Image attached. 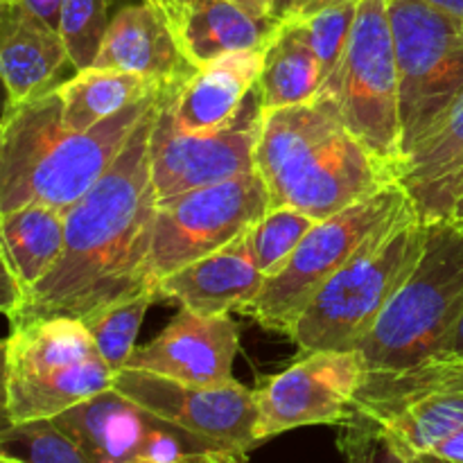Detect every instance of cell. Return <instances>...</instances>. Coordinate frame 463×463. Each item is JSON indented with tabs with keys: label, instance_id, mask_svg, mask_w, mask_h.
Wrapping results in <instances>:
<instances>
[{
	"label": "cell",
	"instance_id": "cell-1",
	"mask_svg": "<svg viewBox=\"0 0 463 463\" xmlns=\"http://www.w3.org/2000/svg\"><path fill=\"white\" fill-rule=\"evenodd\" d=\"M161 102L163 95L107 175L66 211L61 260L27 292L21 319L48 315L80 319L118 298L156 289L147 274L158 202L149 143Z\"/></svg>",
	"mask_w": 463,
	"mask_h": 463
},
{
	"label": "cell",
	"instance_id": "cell-2",
	"mask_svg": "<svg viewBox=\"0 0 463 463\" xmlns=\"http://www.w3.org/2000/svg\"><path fill=\"white\" fill-rule=\"evenodd\" d=\"M256 170L271 208L292 206L317 222L342 213L398 181V167L346 129L326 99L262 109Z\"/></svg>",
	"mask_w": 463,
	"mask_h": 463
},
{
	"label": "cell",
	"instance_id": "cell-3",
	"mask_svg": "<svg viewBox=\"0 0 463 463\" xmlns=\"http://www.w3.org/2000/svg\"><path fill=\"white\" fill-rule=\"evenodd\" d=\"M165 90V89H163ZM163 90L89 131L68 129L57 90L5 109L0 131V213L30 203L68 211L116 163Z\"/></svg>",
	"mask_w": 463,
	"mask_h": 463
},
{
	"label": "cell",
	"instance_id": "cell-4",
	"mask_svg": "<svg viewBox=\"0 0 463 463\" xmlns=\"http://www.w3.org/2000/svg\"><path fill=\"white\" fill-rule=\"evenodd\" d=\"M419 265L357 346L366 373H396L441 360L463 315V224L428 222Z\"/></svg>",
	"mask_w": 463,
	"mask_h": 463
},
{
	"label": "cell",
	"instance_id": "cell-5",
	"mask_svg": "<svg viewBox=\"0 0 463 463\" xmlns=\"http://www.w3.org/2000/svg\"><path fill=\"white\" fill-rule=\"evenodd\" d=\"M428 231L414 208L333 276L289 333L298 353L357 351L419 265Z\"/></svg>",
	"mask_w": 463,
	"mask_h": 463
},
{
	"label": "cell",
	"instance_id": "cell-6",
	"mask_svg": "<svg viewBox=\"0 0 463 463\" xmlns=\"http://www.w3.org/2000/svg\"><path fill=\"white\" fill-rule=\"evenodd\" d=\"M414 208L402 184H393L346 211L319 220L283 269L269 276L260 294L242 307V315L251 317L265 330L289 337L298 317L324 285Z\"/></svg>",
	"mask_w": 463,
	"mask_h": 463
},
{
	"label": "cell",
	"instance_id": "cell-7",
	"mask_svg": "<svg viewBox=\"0 0 463 463\" xmlns=\"http://www.w3.org/2000/svg\"><path fill=\"white\" fill-rule=\"evenodd\" d=\"M317 98L333 104L366 147L401 165V77L389 0H360L346 54Z\"/></svg>",
	"mask_w": 463,
	"mask_h": 463
},
{
	"label": "cell",
	"instance_id": "cell-8",
	"mask_svg": "<svg viewBox=\"0 0 463 463\" xmlns=\"http://www.w3.org/2000/svg\"><path fill=\"white\" fill-rule=\"evenodd\" d=\"M463 425V364L432 360L396 373H366L339 428L383 439L407 461Z\"/></svg>",
	"mask_w": 463,
	"mask_h": 463
},
{
	"label": "cell",
	"instance_id": "cell-9",
	"mask_svg": "<svg viewBox=\"0 0 463 463\" xmlns=\"http://www.w3.org/2000/svg\"><path fill=\"white\" fill-rule=\"evenodd\" d=\"M389 18L405 156L463 98V21L428 0H389Z\"/></svg>",
	"mask_w": 463,
	"mask_h": 463
},
{
	"label": "cell",
	"instance_id": "cell-10",
	"mask_svg": "<svg viewBox=\"0 0 463 463\" xmlns=\"http://www.w3.org/2000/svg\"><path fill=\"white\" fill-rule=\"evenodd\" d=\"M271 208L260 172L158 199L147 274L154 288L172 271L229 247Z\"/></svg>",
	"mask_w": 463,
	"mask_h": 463
},
{
	"label": "cell",
	"instance_id": "cell-11",
	"mask_svg": "<svg viewBox=\"0 0 463 463\" xmlns=\"http://www.w3.org/2000/svg\"><path fill=\"white\" fill-rule=\"evenodd\" d=\"M111 389L211 448L247 452L260 443L256 389L238 380L188 384L149 371L120 369L113 373Z\"/></svg>",
	"mask_w": 463,
	"mask_h": 463
},
{
	"label": "cell",
	"instance_id": "cell-12",
	"mask_svg": "<svg viewBox=\"0 0 463 463\" xmlns=\"http://www.w3.org/2000/svg\"><path fill=\"white\" fill-rule=\"evenodd\" d=\"M260 113V99L256 98V102L247 104L240 120L226 129L185 131L167 111L163 93L149 143L156 197H176L256 170Z\"/></svg>",
	"mask_w": 463,
	"mask_h": 463
},
{
	"label": "cell",
	"instance_id": "cell-13",
	"mask_svg": "<svg viewBox=\"0 0 463 463\" xmlns=\"http://www.w3.org/2000/svg\"><path fill=\"white\" fill-rule=\"evenodd\" d=\"M366 369L357 351H312L256 389L258 441L310 425H344Z\"/></svg>",
	"mask_w": 463,
	"mask_h": 463
},
{
	"label": "cell",
	"instance_id": "cell-14",
	"mask_svg": "<svg viewBox=\"0 0 463 463\" xmlns=\"http://www.w3.org/2000/svg\"><path fill=\"white\" fill-rule=\"evenodd\" d=\"M98 463H176L184 455L217 450L193 434L156 419L113 389L52 419Z\"/></svg>",
	"mask_w": 463,
	"mask_h": 463
},
{
	"label": "cell",
	"instance_id": "cell-15",
	"mask_svg": "<svg viewBox=\"0 0 463 463\" xmlns=\"http://www.w3.org/2000/svg\"><path fill=\"white\" fill-rule=\"evenodd\" d=\"M240 328L231 315H179L145 346L136 348L125 369L149 371L188 384H224L233 378Z\"/></svg>",
	"mask_w": 463,
	"mask_h": 463
},
{
	"label": "cell",
	"instance_id": "cell-16",
	"mask_svg": "<svg viewBox=\"0 0 463 463\" xmlns=\"http://www.w3.org/2000/svg\"><path fill=\"white\" fill-rule=\"evenodd\" d=\"M170 27L193 68L244 50H265L279 18H256L231 0H145Z\"/></svg>",
	"mask_w": 463,
	"mask_h": 463
},
{
	"label": "cell",
	"instance_id": "cell-17",
	"mask_svg": "<svg viewBox=\"0 0 463 463\" xmlns=\"http://www.w3.org/2000/svg\"><path fill=\"white\" fill-rule=\"evenodd\" d=\"M71 63L61 32L21 0H0V77L5 109L21 107L52 90L54 77Z\"/></svg>",
	"mask_w": 463,
	"mask_h": 463
},
{
	"label": "cell",
	"instance_id": "cell-18",
	"mask_svg": "<svg viewBox=\"0 0 463 463\" xmlns=\"http://www.w3.org/2000/svg\"><path fill=\"white\" fill-rule=\"evenodd\" d=\"M265 50L226 54L197 68L181 86L165 90V107L185 131H220L235 125L258 90Z\"/></svg>",
	"mask_w": 463,
	"mask_h": 463
},
{
	"label": "cell",
	"instance_id": "cell-19",
	"mask_svg": "<svg viewBox=\"0 0 463 463\" xmlns=\"http://www.w3.org/2000/svg\"><path fill=\"white\" fill-rule=\"evenodd\" d=\"M90 68L131 72L172 89L197 68L185 61L170 27L149 3L122 7L109 23L98 57Z\"/></svg>",
	"mask_w": 463,
	"mask_h": 463
},
{
	"label": "cell",
	"instance_id": "cell-20",
	"mask_svg": "<svg viewBox=\"0 0 463 463\" xmlns=\"http://www.w3.org/2000/svg\"><path fill=\"white\" fill-rule=\"evenodd\" d=\"M267 276L253 265L242 238L158 280V298L176 301L197 315H231L260 294Z\"/></svg>",
	"mask_w": 463,
	"mask_h": 463
},
{
	"label": "cell",
	"instance_id": "cell-21",
	"mask_svg": "<svg viewBox=\"0 0 463 463\" xmlns=\"http://www.w3.org/2000/svg\"><path fill=\"white\" fill-rule=\"evenodd\" d=\"M398 181L425 222L450 220L463 193V98L402 156Z\"/></svg>",
	"mask_w": 463,
	"mask_h": 463
},
{
	"label": "cell",
	"instance_id": "cell-22",
	"mask_svg": "<svg viewBox=\"0 0 463 463\" xmlns=\"http://www.w3.org/2000/svg\"><path fill=\"white\" fill-rule=\"evenodd\" d=\"M113 371L104 360L43 373L3 375L5 425L52 420L111 389Z\"/></svg>",
	"mask_w": 463,
	"mask_h": 463
},
{
	"label": "cell",
	"instance_id": "cell-23",
	"mask_svg": "<svg viewBox=\"0 0 463 463\" xmlns=\"http://www.w3.org/2000/svg\"><path fill=\"white\" fill-rule=\"evenodd\" d=\"M102 360L81 319L68 315L30 317L9 326L3 375L43 373Z\"/></svg>",
	"mask_w": 463,
	"mask_h": 463
},
{
	"label": "cell",
	"instance_id": "cell-24",
	"mask_svg": "<svg viewBox=\"0 0 463 463\" xmlns=\"http://www.w3.org/2000/svg\"><path fill=\"white\" fill-rule=\"evenodd\" d=\"M66 249V211L30 203L0 213V260L25 289L41 283L59 265Z\"/></svg>",
	"mask_w": 463,
	"mask_h": 463
},
{
	"label": "cell",
	"instance_id": "cell-25",
	"mask_svg": "<svg viewBox=\"0 0 463 463\" xmlns=\"http://www.w3.org/2000/svg\"><path fill=\"white\" fill-rule=\"evenodd\" d=\"M321 71L306 21H280L262 52L258 99L262 109L312 102L319 95Z\"/></svg>",
	"mask_w": 463,
	"mask_h": 463
},
{
	"label": "cell",
	"instance_id": "cell-26",
	"mask_svg": "<svg viewBox=\"0 0 463 463\" xmlns=\"http://www.w3.org/2000/svg\"><path fill=\"white\" fill-rule=\"evenodd\" d=\"M165 86L120 71L86 68L71 80L54 86L61 99V118L68 129L89 131L107 118L116 116L129 104L158 93Z\"/></svg>",
	"mask_w": 463,
	"mask_h": 463
},
{
	"label": "cell",
	"instance_id": "cell-27",
	"mask_svg": "<svg viewBox=\"0 0 463 463\" xmlns=\"http://www.w3.org/2000/svg\"><path fill=\"white\" fill-rule=\"evenodd\" d=\"M156 298V289H143V292L118 298V301L95 307V310L80 317L81 324L93 337L99 357L107 362L113 373L125 369L127 360L136 351L140 326H143L145 315Z\"/></svg>",
	"mask_w": 463,
	"mask_h": 463
},
{
	"label": "cell",
	"instance_id": "cell-28",
	"mask_svg": "<svg viewBox=\"0 0 463 463\" xmlns=\"http://www.w3.org/2000/svg\"><path fill=\"white\" fill-rule=\"evenodd\" d=\"M315 224V217L292 206L269 208L260 220L249 226L247 233L242 235V244L253 265L269 279L283 269L285 262Z\"/></svg>",
	"mask_w": 463,
	"mask_h": 463
},
{
	"label": "cell",
	"instance_id": "cell-29",
	"mask_svg": "<svg viewBox=\"0 0 463 463\" xmlns=\"http://www.w3.org/2000/svg\"><path fill=\"white\" fill-rule=\"evenodd\" d=\"M0 455L23 463H98L75 437L54 420L5 425Z\"/></svg>",
	"mask_w": 463,
	"mask_h": 463
},
{
	"label": "cell",
	"instance_id": "cell-30",
	"mask_svg": "<svg viewBox=\"0 0 463 463\" xmlns=\"http://www.w3.org/2000/svg\"><path fill=\"white\" fill-rule=\"evenodd\" d=\"M111 0H61L59 32L75 72L93 66L109 30Z\"/></svg>",
	"mask_w": 463,
	"mask_h": 463
},
{
	"label": "cell",
	"instance_id": "cell-31",
	"mask_svg": "<svg viewBox=\"0 0 463 463\" xmlns=\"http://www.w3.org/2000/svg\"><path fill=\"white\" fill-rule=\"evenodd\" d=\"M357 5H360V0H337V3L328 5L321 12L306 18L312 45H315L317 59H319L321 86L335 75L344 54H346L353 25H355Z\"/></svg>",
	"mask_w": 463,
	"mask_h": 463
},
{
	"label": "cell",
	"instance_id": "cell-32",
	"mask_svg": "<svg viewBox=\"0 0 463 463\" xmlns=\"http://www.w3.org/2000/svg\"><path fill=\"white\" fill-rule=\"evenodd\" d=\"M339 450L346 457V463H414L398 455L383 439L357 432V430L351 428H342Z\"/></svg>",
	"mask_w": 463,
	"mask_h": 463
},
{
	"label": "cell",
	"instance_id": "cell-33",
	"mask_svg": "<svg viewBox=\"0 0 463 463\" xmlns=\"http://www.w3.org/2000/svg\"><path fill=\"white\" fill-rule=\"evenodd\" d=\"M337 0H274L271 16L279 21H306Z\"/></svg>",
	"mask_w": 463,
	"mask_h": 463
},
{
	"label": "cell",
	"instance_id": "cell-34",
	"mask_svg": "<svg viewBox=\"0 0 463 463\" xmlns=\"http://www.w3.org/2000/svg\"><path fill=\"white\" fill-rule=\"evenodd\" d=\"M176 463H249L247 452L242 450H202L184 455Z\"/></svg>",
	"mask_w": 463,
	"mask_h": 463
},
{
	"label": "cell",
	"instance_id": "cell-35",
	"mask_svg": "<svg viewBox=\"0 0 463 463\" xmlns=\"http://www.w3.org/2000/svg\"><path fill=\"white\" fill-rule=\"evenodd\" d=\"M428 455L439 457L448 463H463V425L452 434H448L446 439H441Z\"/></svg>",
	"mask_w": 463,
	"mask_h": 463
},
{
	"label": "cell",
	"instance_id": "cell-36",
	"mask_svg": "<svg viewBox=\"0 0 463 463\" xmlns=\"http://www.w3.org/2000/svg\"><path fill=\"white\" fill-rule=\"evenodd\" d=\"M27 7L34 9L45 23L59 30V12H61V0H21Z\"/></svg>",
	"mask_w": 463,
	"mask_h": 463
},
{
	"label": "cell",
	"instance_id": "cell-37",
	"mask_svg": "<svg viewBox=\"0 0 463 463\" xmlns=\"http://www.w3.org/2000/svg\"><path fill=\"white\" fill-rule=\"evenodd\" d=\"M441 360L455 362V364H463V315H461L459 324H457L455 333H452L450 344H448V348H446V353H443Z\"/></svg>",
	"mask_w": 463,
	"mask_h": 463
},
{
	"label": "cell",
	"instance_id": "cell-38",
	"mask_svg": "<svg viewBox=\"0 0 463 463\" xmlns=\"http://www.w3.org/2000/svg\"><path fill=\"white\" fill-rule=\"evenodd\" d=\"M231 3L256 18H271V7H274V0H231Z\"/></svg>",
	"mask_w": 463,
	"mask_h": 463
},
{
	"label": "cell",
	"instance_id": "cell-39",
	"mask_svg": "<svg viewBox=\"0 0 463 463\" xmlns=\"http://www.w3.org/2000/svg\"><path fill=\"white\" fill-rule=\"evenodd\" d=\"M428 3H432L434 7L443 9V12L452 14V16L463 21V0H428Z\"/></svg>",
	"mask_w": 463,
	"mask_h": 463
},
{
	"label": "cell",
	"instance_id": "cell-40",
	"mask_svg": "<svg viewBox=\"0 0 463 463\" xmlns=\"http://www.w3.org/2000/svg\"><path fill=\"white\" fill-rule=\"evenodd\" d=\"M450 220H452V222H459V224H463V193L459 194V199H457L455 208H452Z\"/></svg>",
	"mask_w": 463,
	"mask_h": 463
},
{
	"label": "cell",
	"instance_id": "cell-41",
	"mask_svg": "<svg viewBox=\"0 0 463 463\" xmlns=\"http://www.w3.org/2000/svg\"><path fill=\"white\" fill-rule=\"evenodd\" d=\"M414 463H448V461L439 459V457H434V455H420V457H416Z\"/></svg>",
	"mask_w": 463,
	"mask_h": 463
},
{
	"label": "cell",
	"instance_id": "cell-42",
	"mask_svg": "<svg viewBox=\"0 0 463 463\" xmlns=\"http://www.w3.org/2000/svg\"><path fill=\"white\" fill-rule=\"evenodd\" d=\"M0 463H23V461H18V459H12V457H5V455H0Z\"/></svg>",
	"mask_w": 463,
	"mask_h": 463
},
{
	"label": "cell",
	"instance_id": "cell-43",
	"mask_svg": "<svg viewBox=\"0 0 463 463\" xmlns=\"http://www.w3.org/2000/svg\"><path fill=\"white\" fill-rule=\"evenodd\" d=\"M134 463H156V461H134Z\"/></svg>",
	"mask_w": 463,
	"mask_h": 463
}]
</instances>
